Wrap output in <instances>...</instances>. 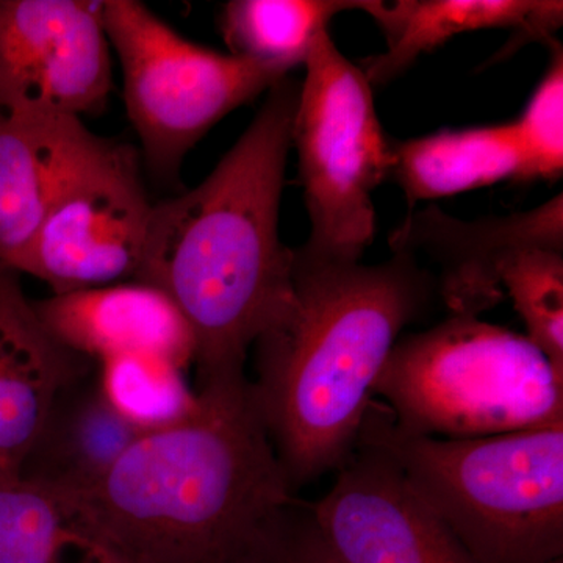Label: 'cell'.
I'll return each instance as SVG.
<instances>
[{
  "label": "cell",
  "mask_w": 563,
  "mask_h": 563,
  "mask_svg": "<svg viewBox=\"0 0 563 563\" xmlns=\"http://www.w3.org/2000/svg\"><path fill=\"white\" fill-rule=\"evenodd\" d=\"M191 190L154 203L135 282L165 291L195 339L196 380L242 374L291 296L279 218L299 84L282 79Z\"/></svg>",
  "instance_id": "obj_1"
},
{
  "label": "cell",
  "mask_w": 563,
  "mask_h": 563,
  "mask_svg": "<svg viewBox=\"0 0 563 563\" xmlns=\"http://www.w3.org/2000/svg\"><path fill=\"white\" fill-rule=\"evenodd\" d=\"M190 420L143 433L91 490L65 503L117 563H235L295 499L246 373L196 385Z\"/></svg>",
  "instance_id": "obj_2"
},
{
  "label": "cell",
  "mask_w": 563,
  "mask_h": 563,
  "mask_svg": "<svg viewBox=\"0 0 563 563\" xmlns=\"http://www.w3.org/2000/svg\"><path fill=\"white\" fill-rule=\"evenodd\" d=\"M287 306L258 336L252 395L292 492L346 462L399 333L432 284L415 257L380 265L292 250Z\"/></svg>",
  "instance_id": "obj_3"
},
{
  "label": "cell",
  "mask_w": 563,
  "mask_h": 563,
  "mask_svg": "<svg viewBox=\"0 0 563 563\" xmlns=\"http://www.w3.org/2000/svg\"><path fill=\"white\" fill-rule=\"evenodd\" d=\"M357 442L384 451L476 563L563 559V428L474 440L410 435L369 404Z\"/></svg>",
  "instance_id": "obj_4"
},
{
  "label": "cell",
  "mask_w": 563,
  "mask_h": 563,
  "mask_svg": "<svg viewBox=\"0 0 563 563\" xmlns=\"http://www.w3.org/2000/svg\"><path fill=\"white\" fill-rule=\"evenodd\" d=\"M374 396L401 431L428 439L563 428V376L528 336L477 317L398 340Z\"/></svg>",
  "instance_id": "obj_5"
},
{
  "label": "cell",
  "mask_w": 563,
  "mask_h": 563,
  "mask_svg": "<svg viewBox=\"0 0 563 563\" xmlns=\"http://www.w3.org/2000/svg\"><path fill=\"white\" fill-rule=\"evenodd\" d=\"M101 21L141 162L166 185L177 184L188 152L222 118L288 77L192 43L136 0H101Z\"/></svg>",
  "instance_id": "obj_6"
},
{
  "label": "cell",
  "mask_w": 563,
  "mask_h": 563,
  "mask_svg": "<svg viewBox=\"0 0 563 563\" xmlns=\"http://www.w3.org/2000/svg\"><path fill=\"white\" fill-rule=\"evenodd\" d=\"M303 66L291 146L312 231L299 250L318 261L358 263L376 232L373 192L390 176V143L372 85L328 31L314 38Z\"/></svg>",
  "instance_id": "obj_7"
},
{
  "label": "cell",
  "mask_w": 563,
  "mask_h": 563,
  "mask_svg": "<svg viewBox=\"0 0 563 563\" xmlns=\"http://www.w3.org/2000/svg\"><path fill=\"white\" fill-rule=\"evenodd\" d=\"M152 209L140 152L102 139L52 203L20 274L52 295L133 282Z\"/></svg>",
  "instance_id": "obj_8"
},
{
  "label": "cell",
  "mask_w": 563,
  "mask_h": 563,
  "mask_svg": "<svg viewBox=\"0 0 563 563\" xmlns=\"http://www.w3.org/2000/svg\"><path fill=\"white\" fill-rule=\"evenodd\" d=\"M111 88L101 2L0 0V113L81 120Z\"/></svg>",
  "instance_id": "obj_9"
},
{
  "label": "cell",
  "mask_w": 563,
  "mask_h": 563,
  "mask_svg": "<svg viewBox=\"0 0 563 563\" xmlns=\"http://www.w3.org/2000/svg\"><path fill=\"white\" fill-rule=\"evenodd\" d=\"M336 472L310 507L344 563H476L384 451L357 442Z\"/></svg>",
  "instance_id": "obj_10"
},
{
  "label": "cell",
  "mask_w": 563,
  "mask_h": 563,
  "mask_svg": "<svg viewBox=\"0 0 563 563\" xmlns=\"http://www.w3.org/2000/svg\"><path fill=\"white\" fill-rule=\"evenodd\" d=\"M395 254L417 252L440 268V292L455 317H479L504 299L501 276L532 247L563 250V196L509 217L462 221L437 207L410 214L391 233Z\"/></svg>",
  "instance_id": "obj_11"
},
{
  "label": "cell",
  "mask_w": 563,
  "mask_h": 563,
  "mask_svg": "<svg viewBox=\"0 0 563 563\" xmlns=\"http://www.w3.org/2000/svg\"><path fill=\"white\" fill-rule=\"evenodd\" d=\"M33 307L63 346L92 363L147 355L184 372L195 363V339L184 314L165 291L143 282L51 295Z\"/></svg>",
  "instance_id": "obj_12"
},
{
  "label": "cell",
  "mask_w": 563,
  "mask_h": 563,
  "mask_svg": "<svg viewBox=\"0 0 563 563\" xmlns=\"http://www.w3.org/2000/svg\"><path fill=\"white\" fill-rule=\"evenodd\" d=\"M91 363L47 331L21 274L0 268V474H20L55 396Z\"/></svg>",
  "instance_id": "obj_13"
},
{
  "label": "cell",
  "mask_w": 563,
  "mask_h": 563,
  "mask_svg": "<svg viewBox=\"0 0 563 563\" xmlns=\"http://www.w3.org/2000/svg\"><path fill=\"white\" fill-rule=\"evenodd\" d=\"M101 140L79 118L0 113V268L20 273L52 203Z\"/></svg>",
  "instance_id": "obj_14"
},
{
  "label": "cell",
  "mask_w": 563,
  "mask_h": 563,
  "mask_svg": "<svg viewBox=\"0 0 563 563\" xmlns=\"http://www.w3.org/2000/svg\"><path fill=\"white\" fill-rule=\"evenodd\" d=\"M363 11L387 40V51L362 62L369 85L387 84L461 33L509 29L517 49L528 41L550 43L563 21V3L550 0H366Z\"/></svg>",
  "instance_id": "obj_15"
},
{
  "label": "cell",
  "mask_w": 563,
  "mask_h": 563,
  "mask_svg": "<svg viewBox=\"0 0 563 563\" xmlns=\"http://www.w3.org/2000/svg\"><path fill=\"white\" fill-rule=\"evenodd\" d=\"M143 433L111 406L96 373L85 374L55 396L20 476L68 503L91 490Z\"/></svg>",
  "instance_id": "obj_16"
},
{
  "label": "cell",
  "mask_w": 563,
  "mask_h": 563,
  "mask_svg": "<svg viewBox=\"0 0 563 563\" xmlns=\"http://www.w3.org/2000/svg\"><path fill=\"white\" fill-rule=\"evenodd\" d=\"M390 174L410 206L488 187L528 180L512 122L440 131L390 144Z\"/></svg>",
  "instance_id": "obj_17"
},
{
  "label": "cell",
  "mask_w": 563,
  "mask_h": 563,
  "mask_svg": "<svg viewBox=\"0 0 563 563\" xmlns=\"http://www.w3.org/2000/svg\"><path fill=\"white\" fill-rule=\"evenodd\" d=\"M366 2V0H365ZM347 0H232L218 16L229 54L266 66L282 76L306 65L313 41L347 10L365 9Z\"/></svg>",
  "instance_id": "obj_18"
},
{
  "label": "cell",
  "mask_w": 563,
  "mask_h": 563,
  "mask_svg": "<svg viewBox=\"0 0 563 563\" xmlns=\"http://www.w3.org/2000/svg\"><path fill=\"white\" fill-rule=\"evenodd\" d=\"M69 507L20 474H0V563H106Z\"/></svg>",
  "instance_id": "obj_19"
},
{
  "label": "cell",
  "mask_w": 563,
  "mask_h": 563,
  "mask_svg": "<svg viewBox=\"0 0 563 563\" xmlns=\"http://www.w3.org/2000/svg\"><path fill=\"white\" fill-rule=\"evenodd\" d=\"M98 383L111 406L141 432H155L190 420L198 391L185 372L163 358L121 355L98 363Z\"/></svg>",
  "instance_id": "obj_20"
},
{
  "label": "cell",
  "mask_w": 563,
  "mask_h": 563,
  "mask_svg": "<svg viewBox=\"0 0 563 563\" xmlns=\"http://www.w3.org/2000/svg\"><path fill=\"white\" fill-rule=\"evenodd\" d=\"M501 285L523 318L526 336L563 376V250L521 252L504 269Z\"/></svg>",
  "instance_id": "obj_21"
},
{
  "label": "cell",
  "mask_w": 563,
  "mask_h": 563,
  "mask_svg": "<svg viewBox=\"0 0 563 563\" xmlns=\"http://www.w3.org/2000/svg\"><path fill=\"white\" fill-rule=\"evenodd\" d=\"M551 57L528 106L512 122L528 180H554L563 172V52L551 40Z\"/></svg>",
  "instance_id": "obj_22"
},
{
  "label": "cell",
  "mask_w": 563,
  "mask_h": 563,
  "mask_svg": "<svg viewBox=\"0 0 563 563\" xmlns=\"http://www.w3.org/2000/svg\"><path fill=\"white\" fill-rule=\"evenodd\" d=\"M235 563H344L314 521L310 504L298 499L273 514Z\"/></svg>",
  "instance_id": "obj_23"
},
{
  "label": "cell",
  "mask_w": 563,
  "mask_h": 563,
  "mask_svg": "<svg viewBox=\"0 0 563 563\" xmlns=\"http://www.w3.org/2000/svg\"><path fill=\"white\" fill-rule=\"evenodd\" d=\"M550 563H563V559H558V561H553V562H550Z\"/></svg>",
  "instance_id": "obj_24"
},
{
  "label": "cell",
  "mask_w": 563,
  "mask_h": 563,
  "mask_svg": "<svg viewBox=\"0 0 563 563\" xmlns=\"http://www.w3.org/2000/svg\"><path fill=\"white\" fill-rule=\"evenodd\" d=\"M106 563H117V562H114V561H109V562H106Z\"/></svg>",
  "instance_id": "obj_25"
}]
</instances>
